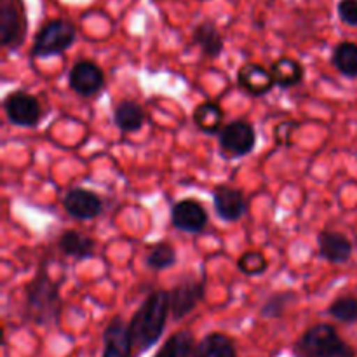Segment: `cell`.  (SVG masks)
<instances>
[{
	"mask_svg": "<svg viewBox=\"0 0 357 357\" xmlns=\"http://www.w3.org/2000/svg\"><path fill=\"white\" fill-rule=\"evenodd\" d=\"M171 312L169 291L157 289L145 298L132 319L129 321V335L135 351L146 352L160 340Z\"/></svg>",
	"mask_w": 357,
	"mask_h": 357,
	"instance_id": "6da1fadb",
	"label": "cell"
},
{
	"mask_svg": "<svg viewBox=\"0 0 357 357\" xmlns=\"http://www.w3.org/2000/svg\"><path fill=\"white\" fill-rule=\"evenodd\" d=\"M61 312V296L59 284L52 281L47 272V264L42 261L37 275L31 279L26 288V314L28 319L37 324L56 323Z\"/></svg>",
	"mask_w": 357,
	"mask_h": 357,
	"instance_id": "7a4b0ae2",
	"label": "cell"
},
{
	"mask_svg": "<svg viewBox=\"0 0 357 357\" xmlns=\"http://www.w3.org/2000/svg\"><path fill=\"white\" fill-rule=\"evenodd\" d=\"M295 354L296 357H356L354 349L326 323L309 328L296 342Z\"/></svg>",
	"mask_w": 357,
	"mask_h": 357,
	"instance_id": "3957f363",
	"label": "cell"
},
{
	"mask_svg": "<svg viewBox=\"0 0 357 357\" xmlns=\"http://www.w3.org/2000/svg\"><path fill=\"white\" fill-rule=\"evenodd\" d=\"M77 38V28L68 20H51L42 24L37 31L31 45V56L35 58H49L65 52L73 45Z\"/></svg>",
	"mask_w": 357,
	"mask_h": 357,
	"instance_id": "277c9868",
	"label": "cell"
},
{
	"mask_svg": "<svg viewBox=\"0 0 357 357\" xmlns=\"http://www.w3.org/2000/svg\"><path fill=\"white\" fill-rule=\"evenodd\" d=\"M26 9L23 0H0V44L17 49L26 37Z\"/></svg>",
	"mask_w": 357,
	"mask_h": 357,
	"instance_id": "5b68a950",
	"label": "cell"
},
{
	"mask_svg": "<svg viewBox=\"0 0 357 357\" xmlns=\"http://www.w3.org/2000/svg\"><path fill=\"white\" fill-rule=\"evenodd\" d=\"M3 110L10 124L20 128H35L42 117V108L37 98L26 91H14L3 101Z\"/></svg>",
	"mask_w": 357,
	"mask_h": 357,
	"instance_id": "8992f818",
	"label": "cell"
},
{
	"mask_svg": "<svg viewBox=\"0 0 357 357\" xmlns=\"http://www.w3.org/2000/svg\"><path fill=\"white\" fill-rule=\"evenodd\" d=\"M206 293V281L204 279L187 278L181 282H178L169 291L171 302V316L174 321L183 319L185 316L192 312L199 305Z\"/></svg>",
	"mask_w": 357,
	"mask_h": 357,
	"instance_id": "52a82bcc",
	"label": "cell"
},
{
	"mask_svg": "<svg viewBox=\"0 0 357 357\" xmlns=\"http://www.w3.org/2000/svg\"><path fill=\"white\" fill-rule=\"evenodd\" d=\"M220 146L232 157H244L257 146V132L246 121H234L220 131Z\"/></svg>",
	"mask_w": 357,
	"mask_h": 357,
	"instance_id": "ba28073f",
	"label": "cell"
},
{
	"mask_svg": "<svg viewBox=\"0 0 357 357\" xmlns=\"http://www.w3.org/2000/svg\"><path fill=\"white\" fill-rule=\"evenodd\" d=\"M68 82L73 93H77L82 98H91L103 89L105 73L94 61L82 59V61H77L72 66Z\"/></svg>",
	"mask_w": 357,
	"mask_h": 357,
	"instance_id": "9c48e42d",
	"label": "cell"
},
{
	"mask_svg": "<svg viewBox=\"0 0 357 357\" xmlns=\"http://www.w3.org/2000/svg\"><path fill=\"white\" fill-rule=\"evenodd\" d=\"M171 220L178 230L187 234H199L208 225V211L195 199H183L171 209Z\"/></svg>",
	"mask_w": 357,
	"mask_h": 357,
	"instance_id": "30bf717a",
	"label": "cell"
},
{
	"mask_svg": "<svg viewBox=\"0 0 357 357\" xmlns=\"http://www.w3.org/2000/svg\"><path fill=\"white\" fill-rule=\"evenodd\" d=\"M63 206L72 218L82 220V222L96 218L103 211V201L100 195L80 187L66 192Z\"/></svg>",
	"mask_w": 357,
	"mask_h": 357,
	"instance_id": "8fae6325",
	"label": "cell"
},
{
	"mask_svg": "<svg viewBox=\"0 0 357 357\" xmlns=\"http://www.w3.org/2000/svg\"><path fill=\"white\" fill-rule=\"evenodd\" d=\"M213 202H215L216 215L225 222H237L248 211V201L243 192L237 188L220 185L213 190Z\"/></svg>",
	"mask_w": 357,
	"mask_h": 357,
	"instance_id": "7c38bea8",
	"label": "cell"
},
{
	"mask_svg": "<svg viewBox=\"0 0 357 357\" xmlns=\"http://www.w3.org/2000/svg\"><path fill=\"white\" fill-rule=\"evenodd\" d=\"M105 351L101 357H132V342L129 328L121 317H115L108 323L103 333Z\"/></svg>",
	"mask_w": 357,
	"mask_h": 357,
	"instance_id": "4fadbf2b",
	"label": "cell"
},
{
	"mask_svg": "<svg viewBox=\"0 0 357 357\" xmlns=\"http://www.w3.org/2000/svg\"><path fill=\"white\" fill-rule=\"evenodd\" d=\"M237 82L246 93L253 94V96H264V94L271 93L272 87L275 86L271 70L258 63H246L241 66L237 72Z\"/></svg>",
	"mask_w": 357,
	"mask_h": 357,
	"instance_id": "5bb4252c",
	"label": "cell"
},
{
	"mask_svg": "<svg viewBox=\"0 0 357 357\" xmlns=\"http://www.w3.org/2000/svg\"><path fill=\"white\" fill-rule=\"evenodd\" d=\"M317 248H319V257L330 264H345L352 255V243L345 236L338 232L323 230L317 236Z\"/></svg>",
	"mask_w": 357,
	"mask_h": 357,
	"instance_id": "9a60e30c",
	"label": "cell"
},
{
	"mask_svg": "<svg viewBox=\"0 0 357 357\" xmlns=\"http://www.w3.org/2000/svg\"><path fill=\"white\" fill-rule=\"evenodd\" d=\"M59 250L68 257L77 258V260H87L94 257L96 243L91 237L77 232V230H65L58 239Z\"/></svg>",
	"mask_w": 357,
	"mask_h": 357,
	"instance_id": "2e32d148",
	"label": "cell"
},
{
	"mask_svg": "<svg viewBox=\"0 0 357 357\" xmlns=\"http://www.w3.org/2000/svg\"><path fill=\"white\" fill-rule=\"evenodd\" d=\"M145 110L132 100H124L114 108V122L122 132H135L145 124Z\"/></svg>",
	"mask_w": 357,
	"mask_h": 357,
	"instance_id": "e0dca14e",
	"label": "cell"
},
{
	"mask_svg": "<svg viewBox=\"0 0 357 357\" xmlns=\"http://www.w3.org/2000/svg\"><path fill=\"white\" fill-rule=\"evenodd\" d=\"M194 44L201 47L202 54L208 58H218L223 51V37L213 21H202L194 30Z\"/></svg>",
	"mask_w": 357,
	"mask_h": 357,
	"instance_id": "ac0fdd59",
	"label": "cell"
},
{
	"mask_svg": "<svg viewBox=\"0 0 357 357\" xmlns=\"http://www.w3.org/2000/svg\"><path fill=\"white\" fill-rule=\"evenodd\" d=\"M192 357H237V351L227 335L209 333L195 345Z\"/></svg>",
	"mask_w": 357,
	"mask_h": 357,
	"instance_id": "d6986e66",
	"label": "cell"
},
{
	"mask_svg": "<svg viewBox=\"0 0 357 357\" xmlns=\"http://www.w3.org/2000/svg\"><path fill=\"white\" fill-rule=\"evenodd\" d=\"M271 73L274 77L275 86L279 87H293L302 82L303 79V66L296 59L282 56L275 59L271 66Z\"/></svg>",
	"mask_w": 357,
	"mask_h": 357,
	"instance_id": "ffe728a7",
	"label": "cell"
},
{
	"mask_svg": "<svg viewBox=\"0 0 357 357\" xmlns=\"http://www.w3.org/2000/svg\"><path fill=\"white\" fill-rule=\"evenodd\" d=\"M223 117L225 114L216 101H204L194 112L195 126L206 135H215V132L222 131Z\"/></svg>",
	"mask_w": 357,
	"mask_h": 357,
	"instance_id": "44dd1931",
	"label": "cell"
},
{
	"mask_svg": "<svg viewBox=\"0 0 357 357\" xmlns=\"http://www.w3.org/2000/svg\"><path fill=\"white\" fill-rule=\"evenodd\" d=\"M194 337L188 331H178L171 335L166 344L153 357H192L194 356Z\"/></svg>",
	"mask_w": 357,
	"mask_h": 357,
	"instance_id": "7402d4cb",
	"label": "cell"
},
{
	"mask_svg": "<svg viewBox=\"0 0 357 357\" xmlns=\"http://www.w3.org/2000/svg\"><path fill=\"white\" fill-rule=\"evenodd\" d=\"M335 68L345 77H357V44L354 42H340L333 51Z\"/></svg>",
	"mask_w": 357,
	"mask_h": 357,
	"instance_id": "603a6c76",
	"label": "cell"
},
{
	"mask_svg": "<svg viewBox=\"0 0 357 357\" xmlns=\"http://www.w3.org/2000/svg\"><path fill=\"white\" fill-rule=\"evenodd\" d=\"M176 264V251L171 244L159 243L150 248V253L146 255V265L152 271H166Z\"/></svg>",
	"mask_w": 357,
	"mask_h": 357,
	"instance_id": "cb8c5ba5",
	"label": "cell"
},
{
	"mask_svg": "<svg viewBox=\"0 0 357 357\" xmlns=\"http://www.w3.org/2000/svg\"><path fill=\"white\" fill-rule=\"evenodd\" d=\"M331 317L342 323H357V298L354 296H342L337 298L328 309Z\"/></svg>",
	"mask_w": 357,
	"mask_h": 357,
	"instance_id": "d4e9b609",
	"label": "cell"
},
{
	"mask_svg": "<svg viewBox=\"0 0 357 357\" xmlns=\"http://www.w3.org/2000/svg\"><path fill=\"white\" fill-rule=\"evenodd\" d=\"M296 295L293 291H281L272 295L267 302L261 307V316L268 317V319H275V317H281L284 314V310L288 309V305H291V302H295Z\"/></svg>",
	"mask_w": 357,
	"mask_h": 357,
	"instance_id": "484cf974",
	"label": "cell"
},
{
	"mask_svg": "<svg viewBox=\"0 0 357 357\" xmlns=\"http://www.w3.org/2000/svg\"><path fill=\"white\" fill-rule=\"evenodd\" d=\"M237 267L246 275H260L267 271L268 261L261 251H248L237 260Z\"/></svg>",
	"mask_w": 357,
	"mask_h": 357,
	"instance_id": "4316f807",
	"label": "cell"
},
{
	"mask_svg": "<svg viewBox=\"0 0 357 357\" xmlns=\"http://www.w3.org/2000/svg\"><path fill=\"white\" fill-rule=\"evenodd\" d=\"M300 124L295 121H289V122H282V124L275 126L274 129V138L275 143L281 146H289L291 145V138H293V132L295 129H298Z\"/></svg>",
	"mask_w": 357,
	"mask_h": 357,
	"instance_id": "83f0119b",
	"label": "cell"
},
{
	"mask_svg": "<svg viewBox=\"0 0 357 357\" xmlns=\"http://www.w3.org/2000/svg\"><path fill=\"white\" fill-rule=\"evenodd\" d=\"M338 16L349 26H357V0H340L337 6Z\"/></svg>",
	"mask_w": 357,
	"mask_h": 357,
	"instance_id": "f1b7e54d",
	"label": "cell"
}]
</instances>
